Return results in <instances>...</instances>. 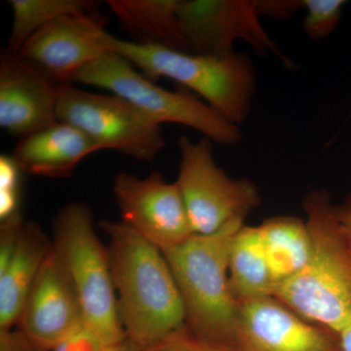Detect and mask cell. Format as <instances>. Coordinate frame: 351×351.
I'll return each mask as SVG.
<instances>
[{
  "label": "cell",
  "instance_id": "6da1fadb",
  "mask_svg": "<svg viewBox=\"0 0 351 351\" xmlns=\"http://www.w3.org/2000/svg\"><path fill=\"white\" fill-rule=\"evenodd\" d=\"M100 226L127 339L142 348L184 326V304L162 251L122 221Z\"/></svg>",
  "mask_w": 351,
  "mask_h": 351
},
{
  "label": "cell",
  "instance_id": "7a4b0ae2",
  "mask_svg": "<svg viewBox=\"0 0 351 351\" xmlns=\"http://www.w3.org/2000/svg\"><path fill=\"white\" fill-rule=\"evenodd\" d=\"M302 207L313 239L311 258L274 298L304 319L338 332L351 319V243L328 191L307 193Z\"/></svg>",
  "mask_w": 351,
  "mask_h": 351
},
{
  "label": "cell",
  "instance_id": "3957f363",
  "mask_svg": "<svg viewBox=\"0 0 351 351\" xmlns=\"http://www.w3.org/2000/svg\"><path fill=\"white\" fill-rule=\"evenodd\" d=\"M243 226L235 223L214 234H195L162 252L181 295L186 326L215 343L232 346L239 324L240 304L230 286V257Z\"/></svg>",
  "mask_w": 351,
  "mask_h": 351
},
{
  "label": "cell",
  "instance_id": "277c9868",
  "mask_svg": "<svg viewBox=\"0 0 351 351\" xmlns=\"http://www.w3.org/2000/svg\"><path fill=\"white\" fill-rule=\"evenodd\" d=\"M110 49L138 66L152 82L170 78L193 90L235 125L243 123L250 114L257 75L250 57L244 53L200 56L156 46L137 45L114 36Z\"/></svg>",
  "mask_w": 351,
  "mask_h": 351
},
{
  "label": "cell",
  "instance_id": "5b68a950",
  "mask_svg": "<svg viewBox=\"0 0 351 351\" xmlns=\"http://www.w3.org/2000/svg\"><path fill=\"white\" fill-rule=\"evenodd\" d=\"M53 245L77 289L85 328L104 348L125 341L107 246L97 235L93 214L86 204L73 201L59 210Z\"/></svg>",
  "mask_w": 351,
  "mask_h": 351
},
{
  "label": "cell",
  "instance_id": "8992f818",
  "mask_svg": "<svg viewBox=\"0 0 351 351\" xmlns=\"http://www.w3.org/2000/svg\"><path fill=\"white\" fill-rule=\"evenodd\" d=\"M73 82L110 90L160 124L189 127L221 145H235L241 142L239 126L221 117L208 104L191 95L157 86L117 53H108L80 69L69 80V83Z\"/></svg>",
  "mask_w": 351,
  "mask_h": 351
},
{
  "label": "cell",
  "instance_id": "52a82bcc",
  "mask_svg": "<svg viewBox=\"0 0 351 351\" xmlns=\"http://www.w3.org/2000/svg\"><path fill=\"white\" fill-rule=\"evenodd\" d=\"M181 162L177 184L193 232L211 235L245 219L262 202L260 191L248 179L234 180L215 162L212 141L179 138Z\"/></svg>",
  "mask_w": 351,
  "mask_h": 351
},
{
  "label": "cell",
  "instance_id": "ba28073f",
  "mask_svg": "<svg viewBox=\"0 0 351 351\" xmlns=\"http://www.w3.org/2000/svg\"><path fill=\"white\" fill-rule=\"evenodd\" d=\"M58 121L75 127L103 149L152 161L165 147L161 124L117 95L95 94L63 83Z\"/></svg>",
  "mask_w": 351,
  "mask_h": 351
},
{
  "label": "cell",
  "instance_id": "9c48e42d",
  "mask_svg": "<svg viewBox=\"0 0 351 351\" xmlns=\"http://www.w3.org/2000/svg\"><path fill=\"white\" fill-rule=\"evenodd\" d=\"M178 17L191 54L228 56L242 40L258 54L271 52L290 63L263 27L258 0H179Z\"/></svg>",
  "mask_w": 351,
  "mask_h": 351
},
{
  "label": "cell",
  "instance_id": "30bf717a",
  "mask_svg": "<svg viewBox=\"0 0 351 351\" xmlns=\"http://www.w3.org/2000/svg\"><path fill=\"white\" fill-rule=\"evenodd\" d=\"M112 191L122 223L161 251L195 237L177 182H166L160 173L145 179L120 173L113 180Z\"/></svg>",
  "mask_w": 351,
  "mask_h": 351
},
{
  "label": "cell",
  "instance_id": "8fae6325",
  "mask_svg": "<svg viewBox=\"0 0 351 351\" xmlns=\"http://www.w3.org/2000/svg\"><path fill=\"white\" fill-rule=\"evenodd\" d=\"M15 327L51 351L85 328L77 289L54 245Z\"/></svg>",
  "mask_w": 351,
  "mask_h": 351
},
{
  "label": "cell",
  "instance_id": "7c38bea8",
  "mask_svg": "<svg viewBox=\"0 0 351 351\" xmlns=\"http://www.w3.org/2000/svg\"><path fill=\"white\" fill-rule=\"evenodd\" d=\"M93 12L58 18L27 39L19 54L62 82L110 52L113 36Z\"/></svg>",
  "mask_w": 351,
  "mask_h": 351
},
{
  "label": "cell",
  "instance_id": "4fadbf2b",
  "mask_svg": "<svg viewBox=\"0 0 351 351\" xmlns=\"http://www.w3.org/2000/svg\"><path fill=\"white\" fill-rule=\"evenodd\" d=\"M63 83L19 53L0 55V126L23 138L58 122Z\"/></svg>",
  "mask_w": 351,
  "mask_h": 351
},
{
  "label": "cell",
  "instance_id": "5bb4252c",
  "mask_svg": "<svg viewBox=\"0 0 351 351\" xmlns=\"http://www.w3.org/2000/svg\"><path fill=\"white\" fill-rule=\"evenodd\" d=\"M237 351H343L339 334L294 313L274 297L240 306Z\"/></svg>",
  "mask_w": 351,
  "mask_h": 351
},
{
  "label": "cell",
  "instance_id": "9a60e30c",
  "mask_svg": "<svg viewBox=\"0 0 351 351\" xmlns=\"http://www.w3.org/2000/svg\"><path fill=\"white\" fill-rule=\"evenodd\" d=\"M101 151L86 134L58 121L20 138L12 156L23 172L40 177L69 178L85 157Z\"/></svg>",
  "mask_w": 351,
  "mask_h": 351
},
{
  "label": "cell",
  "instance_id": "2e32d148",
  "mask_svg": "<svg viewBox=\"0 0 351 351\" xmlns=\"http://www.w3.org/2000/svg\"><path fill=\"white\" fill-rule=\"evenodd\" d=\"M53 249L36 221H25L15 250L5 265L0 267V330L16 326L29 291Z\"/></svg>",
  "mask_w": 351,
  "mask_h": 351
},
{
  "label": "cell",
  "instance_id": "e0dca14e",
  "mask_svg": "<svg viewBox=\"0 0 351 351\" xmlns=\"http://www.w3.org/2000/svg\"><path fill=\"white\" fill-rule=\"evenodd\" d=\"M106 4L131 43L189 52L178 17L179 0H108Z\"/></svg>",
  "mask_w": 351,
  "mask_h": 351
},
{
  "label": "cell",
  "instance_id": "ac0fdd59",
  "mask_svg": "<svg viewBox=\"0 0 351 351\" xmlns=\"http://www.w3.org/2000/svg\"><path fill=\"white\" fill-rule=\"evenodd\" d=\"M258 228L277 291L308 263L313 251L311 232L306 221L293 216L272 217Z\"/></svg>",
  "mask_w": 351,
  "mask_h": 351
},
{
  "label": "cell",
  "instance_id": "d6986e66",
  "mask_svg": "<svg viewBox=\"0 0 351 351\" xmlns=\"http://www.w3.org/2000/svg\"><path fill=\"white\" fill-rule=\"evenodd\" d=\"M230 286L240 306L276 294L258 226L244 225L235 235L230 257Z\"/></svg>",
  "mask_w": 351,
  "mask_h": 351
},
{
  "label": "cell",
  "instance_id": "ffe728a7",
  "mask_svg": "<svg viewBox=\"0 0 351 351\" xmlns=\"http://www.w3.org/2000/svg\"><path fill=\"white\" fill-rule=\"evenodd\" d=\"M12 29L6 50L18 53L27 39L46 25L71 14L93 12L92 0H10Z\"/></svg>",
  "mask_w": 351,
  "mask_h": 351
},
{
  "label": "cell",
  "instance_id": "44dd1931",
  "mask_svg": "<svg viewBox=\"0 0 351 351\" xmlns=\"http://www.w3.org/2000/svg\"><path fill=\"white\" fill-rule=\"evenodd\" d=\"M343 0H304V31L309 38L319 40L327 38L338 27L343 7Z\"/></svg>",
  "mask_w": 351,
  "mask_h": 351
},
{
  "label": "cell",
  "instance_id": "7402d4cb",
  "mask_svg": "<svg viewBox=\"0 0 351 351\" xmlns=\"http://www.w3.org/2000/svg\"><path fill=\"white\" fill-rule=\"evenodd\" d=\"M20 166L12 156H0V221L21 213Z\"/></svg>",
  "mask_w": 351,
  "mask_h": 351
},
{
  "label": "cell",
  "instance_id": "603a6c76",
  "mask_svg": "<svg viewBox=\"0 0 351 351\" xmlns=\"http://www.w3.org/2000/svg\"><path fill=\"white\" fill-rule=\"evenodd\" d=\"M141 351H237L232 346L197 336L186 324Z\"/></svg>",
  "mask_w": 351,
  "mask_h": 351
},
{
  "label": "cell",
  "instance_id": "cb8c5ba5",
  "mask_svg": "<svg viewBox=\"0 0 351 351\" xmlns=\"http://www.w3.org/2000/svg\"><path fill=\"white\" fill-rule=\"evenodd\" d=\"M0 351H51L14 327L0 330Z\"/></svg>",
  "mask_w": 351,
  "mask_h": 351
},
{
  "label": "cell",
  "instance_id": "d4e9b609",
  "mask_svg": "<svg viewBox=\"0 0 351 351\" xmlns=\"http://www.w3.org/2000/svg\"><path fill=\"white\" fill-rule=\"evenodd\" d=\"M304 8V0H258L261 17L285 19Z\"/></svg>",
  "mask_w": 351,
  "mask_h": 351
},
{
  "label": "cell",
  "instance_id": "484cf974",
  "mask_svg": "<svg viewBox=\"0 0 351 351\" xmlns=\"http://www.w3.org/2000/svg\"><path fill=\"white\" fill-rule=\"evenodd\" d=\"M52 351H104V346L89 330L84 328Z\"/></svg>",
  "mask_w": 351,
  "mask_h": 351
},
{
  "label": "cell",
  "instance_id": "4316f807",
  "mask_svg": "<svg viewBox=\"0 0 351 351\" xmlns=\"http://www.w3.org/2000/svg\"><path fill=\"white\" fill-rule=\"evenodd\" d=\"M337 216L351 243V196L341 205H336Z\"/></svg>",
  "mask_w": 351,
  "mask_h": 351
},
{
  "label": "cell",
  "instance_id": "83f0119b",
  "mask_svg": "<svg viewBox=\"0 0 351 351\" xmlns=\"http://www.w3.org/2000/svg\"><path fill=\"white\" fill-rule=\"evenodd\" d=\"M343 351H351V319L338 332Z\"/></svg>",
  "mask_w": 351,
  "mask_h": 351
},
{
  "label": "cell",
  "instance_id": "f1b7e54d",
  "mask_svg": "<svg viewBox=\"0 0 351 351\" xmlns=\"http://www.w3.org/2000/svg\"><path fill=\"white\" fill-rule=\"evenodd\" d=\"M104 351H141V348L130 339H126L119 345L104 348Z\"/></svg>",
  "mask_w": 351,
  "mask_h": 351
}]
</instances>
